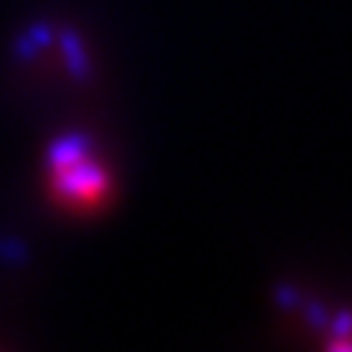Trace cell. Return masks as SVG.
I'll list each match as a JSON object with an SVG mask.
<instances>
[{
  "mask_svg": "<svg viewBox=\"0 0 352 352\" xmlns=\"http://www.w3.org/2000/svg\"><path fill=\"white\" fill-rule=\"evenodd\" d=\"M47 186L52 199L74 212H94L107 204L113 177L91 154L84 136H63L47 151Z\"/></svg>",
  "mask_w": 352,
  "mask_h": 352,
  "instance_id": "6da1fadb",
  "label": "cell"
},
{
  "mask_svg": "<svg viewBox=\"0 0 352 352\" xmlns=\"http://www.w3.org/2000/svg\"><path fill=\"white\" fill-rule=\"evenodd\" d=\"M63 47H65V58H68V63L74 68V74H78V76L87 74V58H84V52H81L78 39H76L74 34H65Z\"/></svg>",
  "mask_w": 352,
  "mask_h": 352,
  "instance_id": "7a4b0ae2",
  "label": "cell"
}]
</instances>
